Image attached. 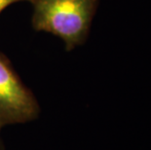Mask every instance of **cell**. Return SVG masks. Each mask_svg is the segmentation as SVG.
I'll use <instances>...</instances> for the list:
<instances>
[{"label":"cell","mask_w":151,"mask_h":150,"mask_svg":"<svg viewBox=\"0 0 151 150\" xmlns=\"http://www.w3.org/2000/svg\"><path fill=\"white\" fill-rule=\"evenodd\" d=\"M39 113L40 106L33 93L0 52V131L6 126L31 122Z\"/></svg>","instance_id":"obj_2"},{"label":"cell","mask_w":151,"mask_h":150,"mask_svg":"<svg viewBox=\"0 0 151 150\" xmlns=\"http://www.w3.org/2000/svg\"><path fill=\"white\" fill-rule=\"evenodd\" d=\"M22 1H30V0H0V13L3 10H5L10 5L14 4V3L22 2Z\"/></svg>","instance_id":"obj_3"},{"label":"cell","mask_w":151,"mask_h":150,"mask_svg":"<svg viewBox=\"0 0 151 150\" xmlns=\"http://www.w3.org/2000/svg\"><path fill=\"white\" fill-rule=\"evenodd\" d=\"M99 0H30L32 27L63 41L66 51L83 45L89 36Z\"/></svg>","instance_id":"obj_1"},{"label":"cell","mask_w":151,"mask_h":150,"mask_svg":"<svg viewBox=\"0 0 151 150\" xmlns=\"http://www.w3.org/2000/svg\"><path fill=\"white\" fill-rule=\"evenodd\" d=\"M3 143H2V140H1V138H0V150H3Z\"/></svg>","instance_id":"obj_4"}]
</instances>
